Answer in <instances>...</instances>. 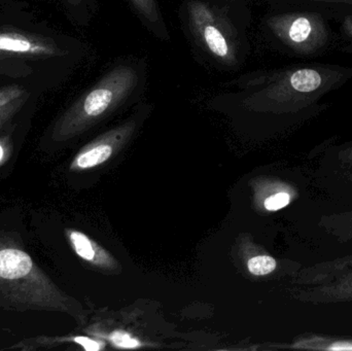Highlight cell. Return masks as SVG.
<instances>
[{
	"instance_id": "obj_1",
	"label": "cell",
	"mask_w": 352,
	"mask_h": 351,
	"mask_svg": "<svg viewBox=\"0 0 352 351\" xmlns=\"http://www.w3.org/2000/svg\"><path fill=\"white\" fill-rule=\"evenodd\" d=\"M352 78L351 68L304 66L252 72L213 95L217 107L250 113L289 115L312 106Z\"/></svg>"
},
{
	"instance_id": "obj_2",
	"label": "cell",
	"mask_w": 352,
	"mask_h": 351,
	"mask_svg": "<svg viewBox=\"0 0 352 351\" xmlns=\"http://www.w3.org/2000/svg\"><path fill=\"white\" fill-rule=\"evenodd\" d=\"M248 0H182L184 35L199 61L221 71L242 67L250 53Z\"/></svg>"
},
{
	"instance_id": "obj_3",
	"label": "cell",
	"mask_w": 352,
	"mask_h": 351,
	"mask_svg": "<svg viewBox=\"0 0 352 351\" xmlns=\"http://www.w3.org/2000/svg\"><path fill=\"white\" fill-rule=\"evenodd\" d=\"M148 84V63L144 58L118 60L58 120L55 140L74 135L99 117L144 96Z\"/></svg>"
},
{
	"instance_id": "obj_4",
	"label": "cell",
	"mask_w": 352,
	"mask_h": 351,
	"mask_svg": "<svg viewBox=\"0 0 352 351\" xmlns=\"http://www.w3.org/2000/svg\"><path fill=\"white\" fill-rule=\"evenodd\" d=\"M55 284L10 236H0V305L16 310H55L62 306Z\"/></svg>"
},
{
	"instance_id": "obj_5",
	"label": "cell",
	"mask_w": 352,
	"mask_h": 351,
	"mask_svg": "<svg viewBox=\"0 0 352 351\" xmlns=\"http://www.w3.org/2000/svg\"><path fill=\"white\" fill-rule=\"evenodd\" d=\"M263 27L273 41L297 55H316L330 43V29L318 12H271L265 16Z\"/></svg>"
},
{
	"instance_id": "obj_6",
	"label": "cell",
	"mask_w": 352,
	"mask_h": 351,
	"mask_svg": "<svg viewBox=\"0 0 352 351\" xmlns=\"http://www.w3.org/2000/svg\"><path fill=\"white\" fill-rule=\"evenodd\" d=\"M69 54L53 39L18 30L0 31V58L65 57Z\"/></svg>"
},
{
	"instance_id": "obj_7",
	"label": "cell",
	"mask_w": 352,
	"mask_h": 351,
	"mask_svg": "<svg viewBox=\"0 0 352 351\" xmlns=\"http://www.w3.org/2000/svg\"><path fill=\"white\" fill-rule=\"evenodd\" d=\"M298 298L314 305L352 302V270L324 284L305 286L298 292Z\"/></svg>"
},
{
	"instance_id": "obj_8",
	"label": "cell",
	"mask_w": 352,
	"mask_h": 351,
	"mask_svg": "<svg viewBox=\"0 0 352 351\" xmlns=\"http://www.w3.org/2000/svg\"><path fill=\"white\" fill-rule=\"evenodd\" d=\"M136 18L148 33L159 41H170L168 25L165 21L159 0H126Z\"/></svg>"
},
{
	"instance_id": "obj_9",
	"label": "cell",
	"mask_w": 352,
	"mask_h": 351,
	"mask_svg": "<svg viewBox=\"0 0 352 351\" xmlns=\"http://www.w3.org/2000/svg\"><path fill=\"white\" fill-rule=\"evenodd\" d=\"M352 270V255L331 261L320 262L301 270L297 276V284L309 286L324 284Z\"/></svg>"
},
{
	"instance_id": "obj_10",
	"label": "cell",
	"mask_w": 352,
	"mask_h": 351,
	"mask_svg": "<svg viewBox=\"0 0 352 351\" xmlns=\"http://www.w3.org/2000/svg\"><path fill=\"white\" fill-rule=\"evenodd\" d=\"M294 348L306 350L352 351V339L312 335L300 338L293 344Z\"/></svg>"
},
{
	"instance_id": "obj_11",
	"label": "cell",
	"mask_w": 352,
	"mask_h": 351,
	"mask_svg": "<svg viewBox=\"0 0 352 351\" xmlns=\"http://www.w3.org/2000/svg\"><path fill=\"white\" fill-rule=\"evenodd\" d=\"M113 154V148L109 144H98L85 150L76 157L74 166L80 169L91 168L102 164Z\"/></svg>"
},
{
	"instance_id": "obj_12",
	"label": "cell",
	"mask_w": 352,
	"mask_h": 351,
	"mask_svg": "<svg viewBox=\"0 0 352 351\" xmlns=\"http://www.w3.org/2000/svg\"><path fill=\"white\" fill-rule=\"evenodd\" d=\"M63 2L76 22L82 25L90 22L98 8V0H63Z\"/></svg>"
},
{
	"instance_id": "obj_13",
	"label": "cell",
	"mask_w": 352,
	"mask_h": 351,
	"mask_svg": "<svg viewBox=\"0 0 352 351\" xmlns=\"http://www.w3.org/2000/svg\"><path fill=\"white\" fill-rule=\"evenodd\" d=\"M322 223H327L324 227H330L333 229V234L340 237L341 240H352V216L346 214H334L329 216L328 218H324Z\"/></svg>"
},
{
	"instance_id": "obj_14",
	"label": "cell",
	"mask_w": 352,
	"mask_h": 351,
	"mask_svg": "<svg viewBox=\"0 0 352 351\" xmlns=\"http://www.w3.org/2000/svg\"><path fill=\"white\" fill-rule=\"evenodd\" d=\"M68 238H69L74 251L82 259L87 260V261L94 260V247H93L92 242L86 235L80 232H76V231H70V232H68Z\"/></svg>"
},
{
	"instance_id": "obj_15",
	"label": "cell",
	"mask_w": 352,
	"mask_h": 351,
	"mask_svg": "<svg viewBox=\"0 0 352 351\" xmlns=\"http://www.w3.org/2000/svg\"><path fill=\"white\" fill-rule=\"evenodd\" d=\"M276 268L277 261L270 256H256L248 261V270L256 276L268 275L275 271Z\"/></svg>"
},
{
	"instance_id": "obj_16",
	"label": "cell",
	"mask_w": 352,
	"mask_h": 351,
	"mask_svg": "<svg viewBox=\"0 0 352 351\" xmlns=\"http://www.w3.org/2000/svg\"><path fill=\"white\" fill-rule=\"evenodd\" d=\"M294 192L281 191L269 196L264 202L265 208L269 212H277L287 207L293 201Z\"/></svg>"
},
{
	"instance_id": "obj_17",
	"label": "cell",
	"mask_w": 352,
	"mask_h": 351,
	"mask_svg": "<svg viewBox=\"0 0 352 351\" xmlns=\"http://www.w3.org/2000/svg\"><path fill=\"white\" fill-rule=\"evenodd\" d=\"M28 94H24L14 100L10 101L8 104L3 105L0 107V128L3 127L12 117L16 115L22 109L24 103L26 102Z\"/></svg>"
},
{
	"instance_id": "obj_18",
	"label": "cell",
	"mask_w": 352,
	"mask_h": 351,
	"mask_svg": "<svg viewBox=\"0 0 352 351\" xmlns=\"http://www.w3.org/2000/svg\"><path fill=\"white\" fill-rule=\"evenodd\" d=\"M26 93V91L22 87L16 86V84L3 87V88L0 89V107L8 104L10 101L14 100L19 97L23 96Z\"/></svg>"
},
{
	"instance_id": "obj_19",
	"label": "cell",
	"mask_w": 352,
	"mask_h": 351,
	"mask_svg": "<svg viewBox=\"0 0 352 351\" xmlns=\"http://www.w3.org/2000/svg\"><path fill=\"white\" fill-rule=\"evenodd\" d=\"M111 339L118 348H136L140 346L138 340L133 339L129 334L125 333V332H115V333L111 334Z\"/></svg>"
},
{
	"instance_id": "obj_20",
	"label": "cell",
	"mask_w": 352,
	"mask_h": 351,
	"mask_svg": "<svg viewBox=\"0 0 352 351\" xmlns=\"http://www.w3.org/2000/svg\"><path fill=\"white\" fill-rule=\"evenodd\" d=\"M287 1L304 2L314 5L329 6V8H352V0H287Z\"/></svg>"
},
{
	"instance_id": "obj_21",
	"label": "cell",
	"mask_w": 352,
	"mask_h": 351,
	"mask_svg": "<svg viewBox=\"0 0 352 351\" xmlns=\"http://www.w3.org/2000/svg\"><path fill=\"white\" fill-rule=\"evenodd\" d=\"M338 160L341 167L344 170L345 174L352 179V144L345 146L339 150Z\"/></svg>"
},
{
	"instance_id": "obj_22",
	"label": "cell",
	"mask_w": 352,
	"mask_h": 351,
	"mask_svg": "<svg viewBox=\"0 0 352 351\" xmlns=\"http://www.w3.org/2000/svg\"><path fill=\"white\" fill-rule=\"evenodd\" d=\"M10 152V140L8 136L0 138V164L8 159Z\"/></svg>"
},
{
	"instance_id": "obj_23",
	"label": "cell",
	"mask_w": 352,
	"mask_h": 351,
	"mask_svg": "<svg viewBox=\"0 0 352 351\" xmlns=\"http://www.w3.org/2000/svg\"><path fill=\"white\" fill-rule=\"evenodd\" d=\"M74 341L82 346L86 350L97 351L100 350V346L97 342L93 341V340L87 337H76Z\"/></svg>"
},
{
	"instance_id": "obj_24",
	"label": "cell",
	"mask_w": 352,
	"mask_h": 351,
	"mask_svg": "<svg viewBox=\"0 0 352 351\" xmlns=\"http://www.w3.org/2000/svg\"><path fill=\"white\" fill-rule=\"evenodd\" d=\"M342 30L344 31L345 34L351 41V45L346 47V49L352 52V14L351 16H345L344 21L342 23Z\"/></svg>"
},
{
	"instance_id": "obj_25",
	"label": "cell",
	"mask_w": 352,
	"mask_h": 351,
	"mask_svg": "<svg viewBox=\"0 0 352 351\" xmlns=\"http://www.w3.org/2000/svg\"><path fill=\"white\" fill-rule=\"evenodd\" d=\"M344 214H346V216H352V210L351 212H344Z\"/></svg>"
}]
</instances>
